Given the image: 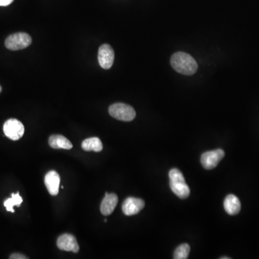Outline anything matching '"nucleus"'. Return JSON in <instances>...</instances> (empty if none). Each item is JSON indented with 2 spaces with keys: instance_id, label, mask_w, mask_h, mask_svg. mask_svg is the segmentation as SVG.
<instances>
[{
  "instance_id": "1",
  "label": "nucleus",
  "mask_w": 259,
  "mask_h": 259,
  "mask_svg": "<svg viewBox=\"0 0 259 259\" xmlns=\"http://www.w3.org/2000/svg\"><path fill=\"white\" fill-rule=\"evenodd\" d=\"M172 66L181 75L190 76L197 70V64L192 55L183 52H177L171 58Z\"/></svg>"
},
{
  "instance_id": "2",
  "label": "nucleus",
  "mask_w": 259,
  "mask_h": 259,
  "mask_svg": "<svg viewBox=\"0 0 259 259\" xmlns=\"http://www.w3.org/2000/svg\"><path fill=\"white\" fill-rule=\"evenodd\" d=\"M169 176L172 192L180 198H187L190 194V189L185 181L182 173L179 169H172L169 172Z\"/></svg>"
},
{
  "instance_id": "3",
  "label": "nucleus",
  "mask_w": 259,
  "mask_h": 259,
  "mask_svg": "<svg viewBox=\"0 0 259 259\" xmlns=\"http://www.w3.org/2000/svg\"><path fill=\"white\" fill-rule=\"evenodd\" d=\"M109 113L112 118L122 121H132L135 118V109L129 104L116 103L109 108Z\"/></svg>"
},
{
  "instance_id": "4",
  "label": "nucleus",
  "mask_w": 259,
  "mask_h": 259,
  "mask_svg": "<svg viewBox=\"0 0 259 259\" xmlns=\"http://www.w3.org/2000/svg\"><path fill=\"white\" fill-rule=\"evenodd\" d=\"M32 43V38L26 32L12 34L6 39L5 46L11 51H18L26 49Z\"/></svg>"
},
{
  "instance_id": "5",
  "label": "nucleus",
  "mask_w": 259,
  "mask_h": 259,
  "mask_svg": "<svg viewBox=\"0 0 259 259\" xmlns=\"http://www.w3.org/2000/svg\"><path fill=\"white\" fill-rule=\"evenodd\" d=\"M3 131L7 138L12 140H18L24 135L25 128L19 120L10 119L4 123Z\"/></svg>"
},
{
  "instance_id": "6",
  "label": "nucleus",
  "mask_w": 259,
  "mask_h": 259,
  "mask_svg": "<svg viewBox=\"0 0 259 259\" xmlns=\"http://www.w3.org/2000/svg\"><path fill=\"white\" fill-rule=\"evenodd\" d=\"M224 156L225 152L222 149L207 151L202 155V165L207 170L215 169Z\"/></svg>"
},
{
  "instance_id": "7",
  "label": "nucleus",
  "mask_w": 259,
  "mask_h": 259,
  "mask_svg": "<svg viewBox=\"0 0 259 259\" xmlns=\"http://www.w3.org/2000/svg\"><path fill=\"white\" fill-rule=\"evenodd\" d=\"M115 53L109 45L104 44L100 46L98 52V61L103 69H110L113 65Z\"/></svg>"
},
{
  "instance_id": "8",
  "label": "nucleus",
  "mask_w": 259,
  "mask_h": 259,
  "mask_svg": "<svg viewBox=\"0 0 259 259\" xmlns=\"http://www.w3.org/2000/svg\"><path fill=\"white\" fill-rule=\"evenodd\" d=\"M144 207V201L141 199L129 197L123 203L122 209L125 215L132 216L139 213Z\"/></svg>"
},
{
  "instance_id": "9",
  "label": "nucleus",
  "mask_w": 259,
  "mask_h": 259,
  "mask_svg": "<svg viewBox=\"0 0 259 259\" xmlns=\"http://www.w3.org/2000/svg\"><path fill=\"white\" fill-rule=\"evenodd\" d=\"M57 246L63 251H72L74 253H78L79 251V246L77 239L71 234H64L58 237L57 240Z\"/></svg>"
},
{
  "instance_id": "10",
  "label": "nucleus",
  "mask_w": 259,
  "mask_h": 259,
  "mask_svg": "<svg viewBox=\"0 0 259 259\" xmlns=\"http://www.w3.org/2000/svg\"><path fill=\"white\" fill-rule=\"evenodd\" d=\"M44 181L49 194L52 196L57 195L61 181L59 174L55 171H51L46 174Z\"/></svg>"
},
{
  "instance_id": "11",
  "label": "nucleus",
  "mask_w": 259,
  "mask_h": 259,
  "mask_svg": "<svg viewBox=\"0 0 259 259\" xmlns=\"http://www.w3.org/2000/svg\"><path fill=\"white\" fill-rule=\"evenodd\" d=\"M118 203V196L115 194H109L106 192L105 197L103 199L100 206L102 214L104 216L111 215L115 210Z\"/></svg>"
},
{
  "instance_id": "12",
  "label": "nucleus",
  "mask_w": 259,
  "mask_h": 259,
  "mask_svg": "<svg viewBox=\"0 0 259 259\" xmlns=\"http://www.w3.org/2000/svg\"><path fill=\"white\" fill-rule=\"evenodd\" d=\"M224 208L228 215H237L241 208L240 200L234 194H229L225 199Z\"/></svg>"
},
{
  "instance_id": "13",
  "label": "nucleus",
  "mask_w": 259,
  "mask_h": 259,
  "mask_svg": "<svg viewBox=\"0 0 259 259\" xmlns=\"http://www.w3.org/2000/svg\"><path fill=\"white\" fill-rule=\"evenodd\" d=\"M49 145L55 149H66L69 150L73 147L72 143L67 138L61 135H52L49 138Z\"/></svg>"
},
{
  "instance_id": "14",
  "label": "nucleus",
  "mask_w": 259,
  "mask_h": 259,
  "mask_svg": "<svg viewBox=\"0 0 259 259\" xmlns=\"http://www.w3.org/2000/svg\"><path fill=\"white\" fill-rule=\"evenodd\" d=\"M81 147L84 151H95V152H100L103 149L101 140L96 137L84 140L81 143Z\"/></svg>"
},
{
  "instance_id": "15",
  "label": "nucleus",
  "mask_w": 259,
  "mask_h": 259,
  "mask_svg": "<svg viewBox=\"0 0 259 259\" xmlns=\"http://www.w3.org/2000/svg\"><path fill=\"white\" fill-rule=\"evenodd\" d=\"M23 198L21 197L19 193L12 194L11 198L7 199L4 203V206L7 208V210L8 212H15L14 210V206H21L22 203H23Z\"/></svg>"
},
{
  "instance_id": "16",
  "label": "nucleus",
  "mask_w": 259,
  "mask_h": 259,
  "mask_svg": "<svg viewBox=\"0 0 259 259\" xmlns=\"http://www.w3.org/2000/svg\"><path fill=\"white\" fill-rule=\"evenodd\" d=\"M190 253V246L187 243H183L176 248L174 254V259H186Z\"/></svg>"
},
{
  "instance_id": "17",
  "label": "nucleus",
  "mask_w": 259,
  "mask_h": 259,
  "mask_svg": "<svg viewBox=\"0 0 259 259\" xmlns=\"http://www.w3.org/2000/svg\"><path fill=\"white\" fill-rule=\"evenodd\" d=\"M14 0H0V6L1 7H6L12 4Z\"/></svg>"
},
{
  "instance_id": "18",
  "label": "nucleus",
  "mask_w": 259,
  "mask_h": 259,
  "mask_svg": "<svg viewBox=\"0 0 259 259\" xmlns=\"http://www.w3.org/2000/svg\"><path fill=\"white\" fill-rule=\"evenodd\" d=\"M10 259H26L27 258V257H25V256L22 255V254H12V255H11Z\"/></svg>"
},
{
  "instance_id": "19",
  "label": "nucleus",
  "mask_w": 259,
  "mask_h": 259,
  "mask_svg": "<svg viewBox=\"0 0 259 259\" xmlns=\"http://www.w3.org/2000/svg\"><path fill=\"white\" fill-rule=\"evenodd\" d=\"M221 259H230L231 258H229V257H222V258H220Z\"/></svg>"
},
{
  "instance_id": "20",
  "label": "nucleus",
  "mask_w": 259,
  "mask_h": 259,
  "mask_svg": "<svg viewBox=\"0 0 259 259\" xmlns=\"http://www.w3.org/2000/svg\"><path fill=\"white\" fill-rule=\"evenodd\" d=\"M1 92V86H0V92Z\"/></svg>"
}]
</instances>
